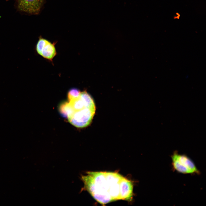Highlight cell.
<instances>
[{"label":"cell","instance_id":"1","mask_svg":"<svg viewBox=\"0 0 206 206\" xmlns=\"http://www.w3.org/2000/svg\"><path fill=\"white\" fill-rule=\"evenodd\" d=\"M82 175L83 189L104 205L121 199L120 186L123 177L116 173L88 171Z\"/></svg>","mask_w":206,"mask_h":206},{"label":"cell","instance_id":"2","mask_svg":"<svg viewBox=\"0 0 206 206\" xmlns=\"http://www.w3.org/2000/svg\"><path fill=\"white\" fill-rule=\"evenodd\" d=\"M68 100L61 104L60 111L71 124L78 128L88 126L95 113L93 99L85 90L74 96H67Z\"/></svg>","mask_w":206,"mask_h":206},{"label":"cell","instance_id":"3","mask_svg":"<svg viewBox=\"0 0 206 206\" xmlns=\"http://www.w3.org/2000/svg\"><path fill=\"white\" fill-rule=\"evenodd\" d=\"M173 169L183 174H197L200 172L193 161L185 154L175 151L171 156Z\"/></svg>","mask_w":206,"mask_h":206},{"label":"cell","instance_id":"4","mask_svg":"<svg viewBox=\"0 0 206 206\" xmlns=\"http://www.w3.org/2000/svg\"><path fill=\"white\" fill-rule=\"evenodd\" d=\"M56 43H52L41 37H39L35 46L37 53L43 58L51 62L57 54L55 47Z\"/></svg>","mask_w":206,"mask_h":206},{"label":"cell","instance_id":"5","mask_svg":"<svg viewBox=\"0 0 206 206\" xmlns=\"http://www.w3.org/2000/svg\"><path fill=\"white\" fill-rule=\"evenodd\" d=\"M44 0H18V8L21 11L31 14L39 12Z\"/></svg>","mask_w":206,"mask_h":206},{"label":"cell","instance_id":"6","mask_svg":"<svg viewBox=\"0 0 206 206\" xmlns=\"http://www.w3.org/2000/svg\"><path fill=\"white\" fill-rule=\"evenodd\" d=\"M133 185L130 181L123 177L120 184L121 199L130 201L133 196Z\"/></svg>","mask_w":206,"mask_h":206}]
</instances>
